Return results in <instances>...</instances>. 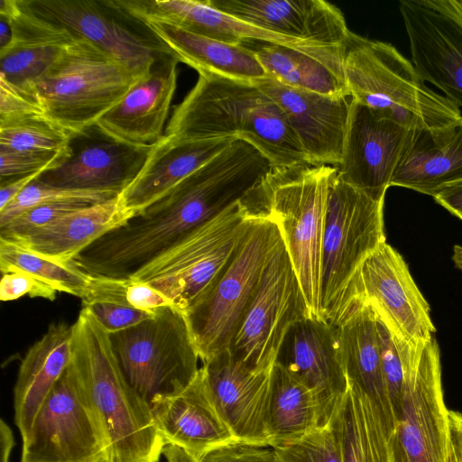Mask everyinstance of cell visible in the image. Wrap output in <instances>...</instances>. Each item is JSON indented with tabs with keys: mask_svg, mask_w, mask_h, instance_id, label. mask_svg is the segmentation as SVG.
Masks as SVG:
<instances>
[{
	"mask_svg": "<svg viewBox=\"0 0 462 462\" xmlns=\"http://www.w3.org/2000/svg\"><path fill=\"white\" fill-rule=\"evenodd\" d=\"M165 134L183 140H243L273 167L309 163L301 143L274 100L253 82L199 73L175 106Z\"/></svg>",
	"mask_w": 462,
	"mask_h": 462,
	"instance_id": "1",
	"label": "cell"
},
{
	"mask_svg": "<svg viewBox=\"0 0 462 462\" xmlns=\"http://www.w3.org/2000/svg\"><path fill=\"white\" fill-rule=\"evenodd\" d=\"M71 326L69 365L104 432L106 462H159L165 442L150 404L125 378L109 333L86 308Z\"/></svg>",
	"mask_w": 462,
	"mask_h": 462,
	"instance_id": "2",
	"label": "cell"
},
{
	"mask_svg": "<svg viewBox=\"0 0 462 462\" xmlns=\"http://www.w3.org/2000/svg\"><path fill=\"white\" fill-rule=\"evenodd\" d=\"M337 168L273 167L239 201L246 219H266L280 229L310 318L321 316V248L330 184Z\"/></svg>",
	"mask_w": 462,
	"mask_h": 462,
	"instance_id": "3",
	"label": "cell"
},
{
	"mask_svg": "<svg viewBox=\"0 0 462 462\" xmlns=\"http://www.w3.org/2000/svg\"><path fill=\"white\" fill-rule=\"evenodd\" d=\"M350 97L411 129H435L462 119L459 107L426 86L392 44L350 32L344 45Z\"/></svg>",
	"mask_w": 462,
	"mask_h": 462,
	"instance_id": "4",
	"label": "cell"
},
{
	"mask_svg": "<svg viewBox=\"0 0 462 462\" xmlns=\"http://www.w3.org/2000/svg\"><path fill=\"white\" fill-rule=\"evenodd\" d=\"M384 199L332 178L321 248V316L337 326L357 299L360 270L385 242Z\"/></svg>",
	"mask_w": 462,
	"mask_h": 462,
	"instance_id": "5",
	"label": "cell"
},
{
	"mask_svg": "<svg viewBox=\"0 0 462 462\" xmlns=\"http://www.w3.org/2000/svg\"><path fill=\"white\" fill-rule=\"evenodd\" d=\"M137 78L86 39H76L31 87L42 114L71 135L95 125Z\"/></svg>",
	"mask_w": 462,
	"mask_h": 462,
	"instance_id": "6",
	"label": "cell"
},
{
	"mask_svg": "<svg viewBox=\"0 0 462 462\" xmlns=\"http://www.w3.org/2000/svg\"><path fill=\"white\" fill-rule=\"evenodd\" d=\"M248 224L229 263L212 287L183 313L202 363L227 350L274 254L283 243L277 225Z\"/></svg>",
	"mask_w": 462,
	"mask_h": 462,
	"instance_id": "7",
	"label": "cell"
},
{
	"mask_svg": "<svg viewBox=\"0 0 462 462\" xmlns=\"http://www.w3.org/2000/svg\"><path fill=\"white\" fill-rule=\"evenodd\" d=\"M109 337L125 378L150 406L183 389L200 368L185 315L174 306Z\"/></svg>",
	"mask_w": 462,
	"mask_h": 462,
	"instance_id": "8",
	"label": "cell"
},
{
	"mask_svg": "<svg viewBox=\"0 0 462 462\" xmlns=\"http://www.w3.org/2000/svg\"><path fill=\"white\" fill-rule=\"evenodd\" d=\"M247 224L237 202L194 229L129 280L149 284L184 312L212 287L226 269Z\"/></svg>",
	"mask_w": 462,
	"mask_h": 462,
	"instance_id": "9",
	"label": "cell"
},
{
	"mask_svg": "<svg viewBox=\"0 0 462 462\" xmlns=\"http://www.w3.org/2000/svg\"><path fill=\"white\" fill-rule=\"evenodd\" d=\"M437 340L411 343L397 411L398 462H447L450 428Z\"/></svg>",
	"mask_w": 462,
	"mask_h": 462,
	"instance_id": "10",
	"label": "cell"
},
{
	"mask_svg": "<svg viewBox=\"0 0 462 462\" xmlns=\"http://www.w3.org/2000/svg\"><path fill=\"white\" fill-rule=\"evenodd\" d=\"M22 1L39 17L95 44L137 78L147 74L159 59L172 55L149 25L117 0Z\"/></svg>",
	"mask_w": 462,
	"mask_h": 462,
	"instance_id": "11",
	"label": "cell"
},
{
	"mask_svg": "<svg viewBox=\"0 0 462 462\" xmlns=\"http://www.w3.org/2000/svg\"><path fill=\"white\" fill-rule=\"evenodd\" d=\"M22 440L20 462H106L104 432L69 365Z\"/></svg>",
	"mask_w": 462,
	"mask_h": 462,
	"instance_id": "12",
	"label": "cell"
},
{
	"mask_svg": "<svg viewBox=\"0 0 462 462\" xmlns=\"http://www.w3.org/2000/svg\"><path fill=\"white\" fill-rule=\"evenodd\" d=\"M307 317L305 299L282 243L227 350L251 370L272 369L289 328Z\"/></svg>",
	"mask_w": 462,
	"mask_h": 462,
	"instance_id": "13",
	"label": "cell"
},
{
	"mask_svg": "<svg viewBox=\"0 0 462 462\" xmlns=\"http://www.w3.org/2000/svg\"><path fill=\"white\" fill-rule=\"evenodd\" d=\"M357 298L371 305L376 317L395 337L410 343L433 337L436 328L430 305L402 256L386 242L363 263Z\"/></svg>",
	"mask_w": 462,
	"mask_h": 462,
	"instance_id": "14",
	"label": "cell"
},
{
	"mask_svg": "<svg viewBox=\"0 0 462 462\" xmlns=\"http://www.w3.org/2000/svg\"><path fill=\"white\" fill-rule=\"evenodd\" d=\"M411 131L351 98L337 176L376 199H384Z\"/></svg>",
	"mask_w": 462,
	"mask_h": 462,
	"instance_id": "15",
	"label": "cell"
},
{
	"mask_svg": "<svg viewBox=\"0 0 462 462\" xmlns=\"http://www.w3.org/2000/svg\"><path fill=\"white\" fill-rule=\"evenodd\" d=\"M276 362L314 393L319 427L330 423L348 388L337 327L310 317L297 321L289 328Z\"/></svg>",
	"mask_w": 462,
	"mask_h": 462,
	"instance_id": "16",
	"label": "cell"
},
{
	"mask_svg": "<svg viewBox=\"0 0 462 462\" xmlns=\"http://www.w3.org/2000/svg\"><path fill=\"white\" fill-rule=\"evenodd\" d=\"M152 146L125 144L105 134L95 125L72 135L69 157L43 171L38 180L61 189L112 191L119 195L135 179Z\"/></svg>",
	"mask_w": 462,
	"mask_h": 462,
	"instance_id": "17",
	"label": "cell"
},
{
	"mask_svg": "<svg viewBox=\"0 0 462 462\" xmlns=\"http://www.w3.org/2000/svg\"><path fill=\"white\" fill-rule=\"evenodd\" d=\"M202 366L215 404L238 442L271 448L268 411L273 367L251 370L228 350Z\"/></svg>",
	"mask_w": 462,
	"mask_h": 462,
	"instance_id": "18",
	"label": "cell"
},
{
	"mask_svg": "<svg viewBox=\"0 0 462 462\" xmlns=\"http://www.w3.org/2000/svg\"><path fill=\"white\" fill-rule=\"evenodd\" d=\"M254 83L285 115L309 164L337 167L342 157L350 97H334L291 88L266 77Z\"/></svg>",
	"mask_w": 462,
	"mask_h": 462,
	"instance_id": "19",
	"label": "cell"
},
{
	"mask_svg": "<svg viewBox=\"0 0 462 462\" xmlns=\"http://www.w3.org/2000/svg\"><path fill=\"white\" fill-rule=\"evenodd\" d=\"M151 409L165 445L179 446L198 459L239 443L215 404L202 365L187 386L153 400Z\"/></svg>",
	"mask_w": 462,
	"mask_h": 462,
	"instance_id": "20",
	"label": "cell"
},
{
	"mask_svg": "<svg viewBox=\"0 0 462 462\" xmlns=\"http://www.w3.org/2000/svg\"><path fill=\"white\" fill-rule=\"evenodd\" d=\"M400 11L413 66L424 81L462 107V28L420 0L401 1Z\"/></svg>",
	"mask_w": 462,
	"mask_h": 462,
	"instance_id": "21",
	"label": "cell"
},
{
	"mask_svg": "<svg viewBox=\"0 0 462 462\" xmlns=\"http://www.w3.org/2000/svg\"><path fill=\"white\" fill-rule=\"evenodd\" d=\"M179 62L172 55L159 59L96 125L105 134L127 145L149 147L156 143L164 135Z\"/></svg>",
	"mask_w": 462,
	"mask_h": 462,
	"instance_id": "22",
	"label": "cell"
},
{
	"mask_svg": "<svg viewBox=\"0 0 462 462\" xmlns=\"http://www.w3.org/2000/svg\"><path fill=\"white\" fill-rule=\"evenodd\" d=\"M249 24L306 42L344 46L351 31L342 12L324 0H208Z\"/></svg>",
	"mask_w": 462,
	"mask_h": 462,
	"instance_id": "23",
	"label": "cell"
},
{
	"mask_svg": "<svg viewBox=\"0 0 462 462\" xmlns=\"http://www.w3.org/2000/svg\"><path fill=\"white\" fill-rule=\"evenodd\" d=\"M0 17L12 32L9 43L0 50V78L28 95L76 37L34 14L22 0H0Z\"/></svg>",
	"mask_w": 462,
	"mask_h": 462,
	"instance_id": "24",
	"label": "cell"
},
{
	"mask_svg": "<svg viewBox=\"0 0 462 462\" xmlns=\"http://www.w3.org/2000/svg\"><path fill=\"white\" fill-rule=\"evenodd\" d=\"M234 141L183 140L164 134L135 179L118 195L122 208L133 216L142 212Z\"/></svg>",
	"mask_w": 462,
	"mask_h": 462,
	"instance_id": "25",
	"label": "cell"
},
{
	"mask_svg": "<svg viewBox=\"0 0 462 462\" xmlns=\"http://www.w3.org/2000/svg\"><path fill=\"white\" fill-rule=\"evenodd\" d=\"M118 3L143 20L168 23L226 43L242 45L257 41L293 49L320 46L249 24L214 8L208 0H118Z\"/></svg>",
	"mask_w": 462,
	"mask_h": 462,
	"instance_id": "26",
	"label": "cell"
},
{
	"mask_svg": "<svg viewBox=\"0 0 462 462\" xmlns=\"http://www.w3.org/2000/svg\"><path fill=\"white\" fill-rule=\"evenodd\" d=\"M461 180L462 119L441 128L412 129L390 186L432 196Z\"/></svg>",
	"mask_w": 462,
	"mask_h": 462,
	"instance_id": "27",
	"label": "cell"
},
{
	"mask_svg": "<svg viewBox=\"0 0 462 462\" xmlns=\"http://www.w3.org/2000/svg\"><path fill=\"white\" fill-rule=\"evenodd\" d=\"M250 49L268 77L300 89L340 97H350L344 70V46L293 49L250 41Z\"/></svg>",
	"mask_w": 462,
	"mask_h": 462,
	"instance_id": "28",
	"label": "cell"
},
{
	"mask_svg": "<svg viewBox=\"0 0 462 462\" xmlns=\"http://www.w3.org/2000/svg\"><path fill=\"white\" fill-rule=\"evenodd\" d=\"M72 354V326L53 322L26 352L14 389V421L22 439L54 385L68 368Z\"/></svg>",
	"mask_w": 462,
	"mask_h": 462,
	"instance_id": "29",
	"label": "cell"
},
{
	"mask_svg": "<svg viewBox=\"0 0 462 462\" xmlns=\"http://www.w3.org/2000/svg\"><path fill=\"white\" fill-rule=\"evenodd\" d=\"M347 380L364 391L396 433L397 420L390 403L382 369L376 315L357 299L336 326Z\"/></svg>",
	"mask_w": 462,
	"mask_h": 462,
	"instance_id": "30",
	"label": "cell"
},
{
	"mask_svg": "<svg viewBox=\"0 0 462 462\" xmlns=\"http://www.w3.org/2000/svg\"><path fill=\"white\" fill-rule=\"evenodd\" d=\"M133 217L122 208L117 196L72 211L27 235L3 240L51 261L69 263L100 236Z\"/></svg>",
	"mask_w": 462,
	"mask_h": 462,
	"instance_id": "31",
	"label": "cell"
},
{
	"mask_svg": "<svg viewBox=\"0 0 462 462\" xmlns=\"http://www.w3.org/2000/svg\"><path fill=\"white\" fill-rule=\"evenodd\" d=\"M143 21L180 62L199 73L248 82L268 77L255 54L244 45L226 43L164 22Z\"/></svg>",
	"mask_w": 462,
	"mask_h": 462,
	"instance_id": "32",
	"label": "cell"
},
{
	"mask_svg": "<svg viewBox=\"0 0 462 462\" xmlns=\"http://www.w3.org/2000/svg\"><path fill=\"white\" fill-rule=\"evenodd\" d=\"M341 443L343 462H398L396 433L372 399L348 382L331 420Z\"/></svg>",
	"mask_w": 462,
	"mask_h": 462,
	"instance_id": "33",
	"label": "cell"
},
{
	"mask_svg": "<svg viewBox=\"0 0 462 462\" xmlns=\"http://www.w3.org/2000/svg\"><path fill=\"white\" fill-rule=\"evenodd\" d=\"M318 427L319 412L314 393L296 374L275 362L268 411L271 448L298 439Z\"/></svg>",
	"mask_w": 462,
	"mask_h": 462,
	"instance_id": "34",
	"label": "cell"
},
{
	"mask_svg": "<svg viewBox=\"0 0 462 462\" xmlns=\"http://www.w3.org/2000/svg\"><path fill=\"white\" fill-rule=\"evenodd\" d=\"M0 271L23 272L42 283L83 299L88 292L91 276L73 263L51 261L31 251L0 239Z\"/></svg>",
	"mask_w": 462,
	"mask_h": 462,
	"instance_id": "35",
	"label": "cell"
},
{
	"mask_svg": "<svg viewBox=\"0 0 462 462\" xmlns=\"http://www.w3.org/2000/svg\"><path fill=\"white\" fill-rule=\"evenodd\" d=\"M90 276L88 292L81 299L82 308L88 309L108 333L124 330L156 314L129 305L126 280Z\"/></svg>",
	"mask_w": 462,
	"mask_h": 462,
	"instance_id": "36",
	"label": "cell"
},
{
	"mask_svg": "<svg viewBox=\"0 0 462 462\" xmlns=\"http://www.w3.org/2000/svg\"><path fill=\"white\" fill-rule=\"evenodd\" d=\"M72 135L43 115L0 123V147L25 152L70 151Z\"/></svg>",
	"mask_w": 462,
	"mask_h": 462,
	"instance_id": "37",
	"label": "cell"
},
{
	"mask_svg": "<svg viewBox=\"0 0 462 462\" xmlns=\"http://www.w3.org/2000/svg\"><path fill=\"white\" fill-rule=\"evenodd\" d=\"M117 196V193L112 191L76 190L57 188L42 183L37 178L0 211V226L5 225L25 210L39 205L65 201H78L95 205Z\"/></svg>",
	"mask_w": 462,
	"mask_h": 462,
	"instance_id": "38",
	"label": "cell"
},
{
	"mask_svg": "<svg viewBox=\"0 0 462 462\" xmlns=\"http://www.w3.org/2000/svg\"><path fill=\"white\" fill-rule=\"evenodd\" d=\"M273 449L276 462H343L340 439L332 422Z\"/></svg>",
	"mask_w": 462,
	"mask_h": 462,
	"instance_id": "39",
	"label": "cell"
},
{
	"mask_svg": "<svg viewBox=\"0 0 462 462\" xmlns=\"http://www.w3.org/2000/svg\"><path fill=\"white\" fill-rule=\"evenodd\" d=\"M381 346L382 369L386 393L397 420L398 404L410 342L393 335L376 317Z\"/></svg>",
	"mask_w": 462,
	"mask_h": 462,
	"instance_id": "40",
	"label": "cell"
},
{
	"mask_svg": "<svg viewBox=\"0 0 462 462\" xmlns=\"http://www.w3.org/2000/svg\"><path fill=\"white\" fill-rule=\"evenodd\" d=\"M71 153L16 151L0 147L1 182L53 169L66 161Z\"/></svg>",
	"mask_w": 462,
	"mask_h": 462,
	"instance_id": "41",
	"label": "cell"
},
{
	"mask_svg": "<svg viewBox=\"0 0 462 462\" xmlns=\"http://www.w3.org/2000/svg\"><path fill=\"white\" fill-rule=\"evenodd\" d=\"M88 206L91 205L78 201H65L33 207L0 226V238L10 239L27 235L64 215Z\"/></svg>",
	"mask_w": 462,
	"mask_h": 462,
	"instance_id": "42",
	"label": "cell"
},
{
	"mask_svg": "<svg viewBox=\"0 0 462 462\" xmlns=\"http://www.w3.org/2000/svg\"><path fill=\"white\" fill-rule=\"evenodd\" d=\"M57 291L32 275L23 272H10L2 274L0 282V300L9 301L22 296L43 298L53 300Z\"/></svg>",
	"mask_w": 462,
	"mask_h": 462,
	"instance_id": "43",
	"label": "cell"
},
{
	"mask_svg": "<svg viewBox=\"0 0 462 462\" xmlns=\"http://www.w3.org/2000/svg\"><path fill=\"white\" fill-rule=\"evenodd\" d=\"M34 115H43L38 103L0 78V123Z\"/></svg>",
	"mask_w": 462,
	"mask_h": 462,
	"instance_id": "44",
	"label": "cell"
},
{
	"mask_svg": "<svg viewBox=\"0 0 462 462\" xmlns=\"http://www.w3.org/2000/svg\"><path fill=\"white\" fill-rule=\"evenodd\" d=\"M199 462H276L273 448L242 443L229 444L212 450Z\"/></svg>",
	"mask_w": 462,
	"mask_h": 462,
	"instance_id": "45",
	"label": "cell"
},
{
	"mask_svg": "<svg viewBox=\"0 0 462 462\" xmlns=\"http://www.w3.org/2000/svg\"><path fill=\"white\" fill-rule=\"evenodd\" d=\"M125 298L130 306L152 313L164 307L174 306L162 292L145 282L134 280H126Z\"/></svg>",
	"mask_w": 462,
	"mask_h": 462,
	"instance_id": "46",
	"label": "cell"
},
{
	"mask_svg": "<svg viewBox=\"0 0 462 462\" xmlns=\"http://www.w3.org/2000/svg\"><path fill=\"white\" fill-rule=\"evenodd\" d=\"M431 197L451 214L462 217V180L439 189Z\"/></svg>",
	"mask_w": 462,
	"mask_h": 462,
	"instance_id": "47",
	"label": "cell"
},
{
	"mask_svg": "<svg viewBox=\"0 0 462 462\" xmlns=\"http://www.w3.org/2000/svg\"><path fill=\"white\" fill-rule=\"evenodd\" d=\"M42 172L14 178L1 182L0 187V211L11 203L32 180Z\"/></svg>",
	"mask_w": 462,
	"mask_h": 462,
	"instance_id": "48",
	"label": "cell"
},
{
	"mask_svg": "<svg viewBox=\"0 0 462 462\" xmlns=\"http://www.w3.org/2000/svg\"><path fill=\"white\" fill-rule=\"evenodd\" d=\"M420 2L462 28V0H420Z\"/></svg>",
	"mask_w": 462,
	"mask_h": 462,
	"instance_id": "49",
	"label": "cell"
},
{
	"mask_svg": "<svg viewBox=\"0 0 462 462\" xmlns=\"http://www.w3.org/2000/svg\"><path fill=\"white\" fill-rule=\"evenodd\" d=\"M450 441L457 462H462V413L448 411Z\"/></svg>",
	"mask_w": 462,
	"mask_h": 462,
	"instance_id": "50",
	"label": "cell"
},
{
	"mask_svg": "<svg viewBox=\"0 0 462 462\" xmlns=\"http://www.w3.org/2000/svg\"><path fill=\"white\" fill-rule=\"evenodd\" d=\"M167 462H199L198 458L179 446L168 444L162 450Z\"/></svg>",
	"mask_w": 462,
	"mask_h": 462,
	"instance_id": "51",
	"label": "cell"
},
{
	"mask_svg": "<svg viewBox=\"0 0 462 462\" xmlns=\"http://www.w3.org/2000/svg\"><path fill=\"white\" fill-rule=\"evenodd\" d=\"M1 462H10V456L14 446V435L11 429L1 420Z\"/></svg>",
	"mask_w": 462,
	"mask_h": 462,
	"instance_id": "52",
	"label": "cell"
},
{
	"mask_svg": "<svg viewBox=\"0 0 462 462\" xmlns=\"http://www.w3.org/2000/svg\"><path fill=\"white\" fill-rule=\"evenodd\" d=\"M11 37L12 32L8 22L0 17V50L9 43Z\"/></svg>",
	"mask_w": 462,
	"mask_h": 462,
	"instance_id": "53",
	"label": "cell"
},
{
	"mask_svg": "<svg viewBox=\"0 0 462 462\" xmlns=\"http://www.w3.org/2000/svg\"><path fill=\"white\" fill-rule=\"evenodd\" d=\"M453 261L456 266L462 270V246L455 245L453 249Z\"/></svg>",
	"mask_w": 462,
	"mask_h": 462,
	"instance_id": "54",
	"label": "cell"
},
{
	"mask_svg": "<svg viewBox=\"0 0 462 462\" xmlns=\"http://www.w3.org/2000/svg\"><path fill=\"white\" fill-rule=\"evenodd\" d=\"M447 462H457V459H456V457L454 455V452H453V449H452V446H450V449H449V453H448V456Z\"/></svg>",
	"mask_w": 462,
	"mask_h": 462,
	"instance_id": "55",
	"label": "cell"
},
{
	"mask_svg": "<svg viewBox=\"0 0 462 462\" xmlns=\"http://www.w3.org/2000/svg\"><path fill=\"white\" fill-rule=\"evenodd\" d=\"M460 219L462 220V217Z\"/></svg>",
	"mask_w": 462,
	"mask_h": 462,
	"instance_id": "56",
	"label": "cell"
}]
</instances>
